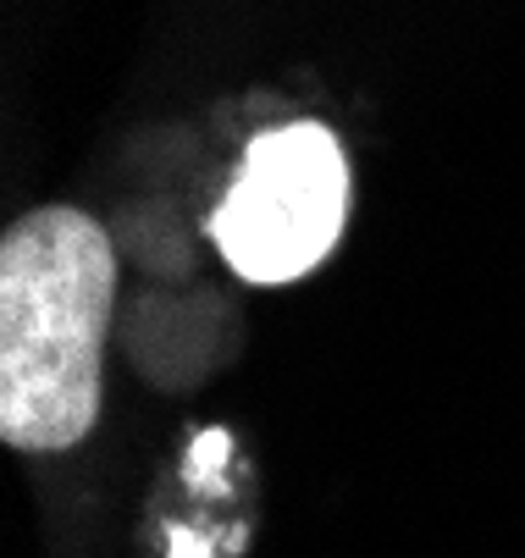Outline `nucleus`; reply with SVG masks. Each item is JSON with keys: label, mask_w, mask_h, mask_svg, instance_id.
<instances>
[{"label": "nucleus", "mask_w": 525, "mask_h": 558, "mask_svg": "<svg viewBox=\"0 0 525 558\" xmlns=\"http://www.w3.org/2000/svg\"><path fill=\"white\" fill-rule=\"evenodd\" d=\"M111 238L72 205L23 216L0 244V437L23 453L78 448L100 415Z\"/></svg>", "instance_id": "obj_1"}, {"label": "nucleus", "mask_w": 525, "mask_h": 558, "mask_svg": "<svg viewBox=\"0 0 525 558\" xmlns=\"http://www.w3.org/2000/svg\"><path fill=\"white\" fill-rule=\"evenodd\" d=\"M349 221V155L321 122L260 133L216 210V250L244 282L277 288L316 271Z\"/></svg>", "instance_id": "obj_2"}]
</instances>
